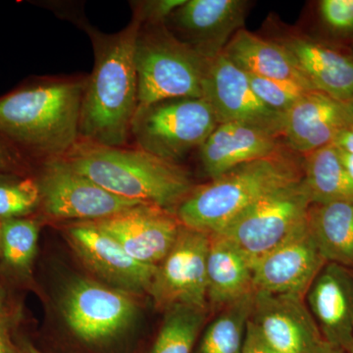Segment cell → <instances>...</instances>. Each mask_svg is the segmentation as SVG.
<instances>
[{
  "label": "cell",
  "mask_w": 353,
  "mask_h": 353,
  "mask_svg": "<svg viewBox=\"0 0 353 353\" xmlns=\"http://www.w3.org/2000/svg\"><path fill=\"white\" fill-rule=\"evenodd\" d=\"M90 223L112 236L132 259L157 267L183 227L176 213L150 204Z\"/></svg>",
  "instance_id": "13"
},
{
  "label": "cell",
  "mask_w": 353,
  "mask_h": 353,
  "mask_svg": "<svg viewBox=\"0 0 353 353\" xmlns=\"http://www.w3.org/2000/svg\"><path fill=\"white\" fill-rule=\"evenodd\" d=\"M210 234L182 227L157 266L150 292L159 307L208 309V259Z\"/></svg>",
  "instance_id": "9"
},
{
  "label": "cell",
  "mask_w": 353,
  "mask_h": 353,
  "mask_svg": "<svg viewBox=\"0 0 353 353\" xmlns=\"http://www.w3.org/2000/svg\"><path fill=\"white\" fill-rule=\"evenodd\" d=\"M304 299L323 340L347 352L353 340L352 270L327 262Z\"/></svg>",
  "instance_id": "17"
},
{
  "label": "cell",
  "mask_w": 353,
  "mask_h": 353,
  "mask_svg": "<svg viewBox=\"0 0 353 353\" xmlns=\"http://www.w3.org/2000/svg\"><path fill=\"white\" fill-rule=\"evenodd\" d=\"M318 14L330 36L353 44V0H321Z\"/></svg>",
  "instance_id": "30"
},
{
  "label": "cell",
  "mask_w": 353,
  "mask_h": 353,
  "mask_svg": "<svg viewBox=\"0 0 353 353\" xmlns=\"http://www.w3.org/2000/svg\"><path fill=\"white\" fill-rule=\"evenodd\" d=\"M246 7L243 0H185L167 21L182 36L181 41L211 59L243 29Z\"/></svg>",
  "instance_id": "16"
},
{
  "label": "cell",
  "mask_w": 353,
  "mask_h": 353,
  "mask_svg": "<svg viewBox=\"0 0 353 353\" xmlns=\"http://www.w3.org/2000/svg\"><path fill=\"white\" fill-rule=\"evenodd\" d=\"M28 353H41V352H39L38 350H36V348L32 347H28Z\"/></svg>",
  "instance_id": "38"
},
{
  "label": "cell",
  "mask_w": 353,
  "mask_h": 353,
  "mask_svg": "<svg viewBox=\"0 0 353 353\" xmlns=\"http://www.w3.org/2000/svg\"><path fill=\"white\" fill-rule=\"evenodd\" d=\"M253 92L267 108L279 113H285L296 103L303 95L311 92L308 88L289 81L272 80L248 75Z\"/></svg>",
  "instance_id": "28"
},
{
  "label": "cell",
  "mask_w": 353,
  "mask_h": 353,
  "mask_svg": "<svg viewBox=\"0 0 353 353\" xmlns=\"http://www.w3.org/2000/svg\"><path fill=\"white\" fill-rule=\"evenodd\" d=\"M254 292L252 263L231 243L210 234L208 259V303L221 309Z\"/></svg>",
  "instance_id": "22"
},
{
  "label": "cell",
  "mask_w": 353,
  "mask_h": 353,
  "mask_svg": "<svg viewBox=\"0 0 353 353\" xmlns=\"http://www.w3.org/2000/svg\"><path fill=\"white\" fill-rule=\"evenodd\" d=\"M307 224L326 261L353 271V201L312 204Z\"/></svg>",
  "instance_id": "23"
},
{
  "label": "cell",
  "mask_w": 353,
  "mask_h": 353,
  "mask_svg": "<svg viewBox=\"0 0 353 353\" xmlns=\"http://www.w3.org/2000/svg\"><path fill=\"white\" fill-rule=\"evenodd\" d=\"M219 125L205 99H167L137 109L131 136L139 150L174 162L202 143Z\"/></svg>",
  "instance_id": "6"
},
{
  "label": "cell",
  "mask_w": 353,
  "mask_h": 353,
  "mask_svg": "<svg viewBox=\"0 0 353 353\" xmlns=\"http://www.w3.org/2000/svg\"><path fill=\"white\" fill-rule=\"evenodd\" d=\"M69 236L81 259L99 277L121 289L150 290L157 267L132 259L112 236L92 223L71 228Z\"/></svg>",
  "instance_id": "18"
},
{
  "label": "cell",
  "mask_w": 353,
  "mask_h": 353,
  "mask_svg": "<svg viewBox=\"0 0 353 353\" xmlns=\"http://www.w3.org/2000/svg\"><path fill=\"white\" fill-rule=\"evenodd\" d=\"M13 164V157L10 150L0 141V172L8 170Z\"/></svg>",
  "instance_id": "35"
},
{
  "label": "cell",
  "mask_w": 353,
  "mask_h": 353,
  "mask_svg": "<svg viewBox=\"0 0 353 353\" xmlns=\"http://www.w3.org/2000/svg\"><path fill=\"white\" fill-rule=\"evenodd\" d=\"M311 205L303 178L262 197L212 234L231 243L253 264L307 219Z\"/></svg>",
  "instance_id": "7"
},
{
  "label": "cell",
  "mask_w": 353,
  "mask_h": 353,
  "mask_svg": "<svg viewBox=\"0 0 353 353\" xmlns=\"http://www.w3.org/2000/svg\"><path fill=\"white\" fill-rule=\"evenodd\" d=\"M241 353H279L264 340L263 336L248 320Z\"/></svg>",
  "instance_id": "32"
},
{
  "label": "cell",
  "mask_w": 353,
  "mask_h": 353,
  "mask_svg": "<svg viewBox=\"0 0 353 353\" xmlns=\"http://www.w3.org/2000/svg\"><path fill=\"white\" fill-rule=\"evenodd\" d=\"M353 124V101L311 90L284 113L281 138L294 152L308 153L333 145Z\"/></svg>",
  "instance_id": "15"
},
{
  "label": "cell",
  "mask_w": 353,
  "mask_h": 353,
  "mask_svg": "<svg viewBox=\"0 0 353 353\" xmlns=\"http://www.w3.org/2000/svg\"><path fill=\"white\" fill-rule=\"evenodd\" d=\"M38 185L46 212L60 219L95 222L145 205L99 187L74 170L63 158L46 160Z\"/></svg>",
  "instance_id": "8"
},
{
  "label": "cell",
  "mask_w": 353,
  "mask_h": 353,
  "mask_svg": "<svg viewBox=\"0 0 353 353\" xmlns=\"http://www.w3.org/2000/svg\"><path fill=\"white\" fill-rule=\"evenodd\" d=\"M0 353H16L1 330H0Z\"/></svg>",
  "instance_id": "37"
},
{
  "label": "cell",
  "mask_w": 353,
  "mask_h": 353,
  "mask_svg": "<svg viewBox=\"0 0 353 353\" xmlns=\"http://www.w3.org/2000/svg\"><path fill=\"white\" fill-rule=\"evenodd\" d=\"M313 90L343 101H353V57L303 37L282 41Z\"/></svg>",
  "instance_id": "20"
},
{
  "label": "cell",
  "mask_w": 353,
  "mask_h": 353,
  "mask_svg": "<svg viewBox=\"0 0 353 353\" xmlns=\"http://www.w3.org/2000/svg\"><path fill=\"white\" fill-rule=\"evenodd\" d=\"M222 52L248 75L289 81L314 90L282 43L266 41L243 28L230 39Z\"/></svg>",
  "instance_id": "21"
},
{
  "label": "cell",
  "mask_w": 353,
  "mask_h": 353,
  "mask_svg": "<svg viewBox=\"0 0 353 353\" xmlns=\"http://www.w3.org/2000/svg\"><path fill=\"white\" fill-rule=\"evenodd\" d=\"M303 178V163L282 152L248 162L192 190L176 208L183 226L208 234L218 233L246 208Z\"/></svg>",
  "instance_id": "4"
},
{
  "label": "cell",
  "mask_w": 353,
  "mask_h": 353,
  "mask_svg": "<svg viewBox=\"0 0 353 353\" xmlns=\"http://www.w3.org/2000/svg\"><path fill=\"white\" fill-rule=\"evenodd\" d=\"M87 80H55L0 97V137L48 159L63 157L80 139Z\"/></svg>",
  "instance_id": "3"
},
{
  "label": "cell",
  "mask_w": 353,
  "mask_h": 353,
  "mask_svg": "<svg viewBox=\"0 0 353 353\" xmlns=\"http://www.w3.org/2000/svg\"><path fill=\"white\" fill-rule=\"evenodd\" d=\"M310 353H347L343 348L331 345L328 341L321 340L314 347L312 348Z\"/></svg>",
  "instance_id": "36"
},
{
  "label": "cell",
  "mask_w": 353,
  "mask_h": 353,
  "mask_svg": "<svg viewBox=\"0 0 353 353\" xmlns=\"http://www.w3.org/2000/svg\"><path fill=\"white\" fill-rule=\"evenodd\" d=\"M326 263L306 219L283 243L252 264L254 292L305 299Z\"/></svg>",
  "instance_id": "11"
},
{
  "label": "cell",
  "mask_w": 353,
  "mask_h": 353,
  "mask_svg": "<svg viewBox=\"0 0 353 353\" xmlns=\"http://www.w3.org/2000/svg\"><path fill=\"white\" fill-rule=\"evenodd\" d=\"M41 201L38 183L32 180L0 183V220L28 214Z\"/></svg>",
  "instance_id": "29"
},
{
  "label": "cell",
  "mask_w": 353,
  "mask_h": 353,
  "mask_svg": "<svg viewBox=\"0 0 353 353\" xmlns=\"http://www.w3.org/2000/svg\"><path fill=\"white\" fill-rule=\"evenodd\" d=\"M350 55H352V57H353V48H352V52L350 53Z\"/></svg>",
  "instance_id": "40"
},
{
  "label": "cell",
  "mask_w": 353,
  "mask_h": 353,
  "mask_svg": "<svg viewBox=\"0 0 353 353\" xmlns=\"http://www.w3.org/2000/svg\"><path fill=\"white\" fill-rule=\"evenodd\" d=\"M280 137L259 128L223 123L199 148L203 170L211 180L248 162L282 152Z\"/></svg>",
  "instance_id": "19"
},
{
  "label": "cell",
  "mask_w": 353,
  "mask_h": 353,
  "mask_svg": "<svg viewBox=\"0 0 353 353\" xmlns=\"http://www.w3.org/2000/svg\"><path fill=\"white\" fill-rule=\"evenodd\" d=\"M347 353H353V340L352 341V345H350V348H348Z\"/></svg>",
  "instance_id": "39"
},
{
  "label": "cell",
  "mask_w": 353,
  "mask_h": 353,
  "mask_svg": "<svg viewBox=\"0 0 353 353\" xmlns=\"http://www.w3.org/2000/svg\"><path fill=\"white\" fill-rule=\"evenodd\" d=\"M303 181L312 204L353 201V183L348 178L334 145L305 155Z\"/></svg>",
  "instance_id": "24"
},
{
  "label": "cell",
  "mask_w": 353,
  "mask_h": 353,
  "mask_svg": "<svg viewBox=\"0 0 353 353\" xmlns=\"http://www.w3.org/2000/svg\"><path fill=\"white\" fill-rule=\"evenodd\" d=\"M138 108L167 99H203L208 59L165 24H141L134 44Z\"/></svg>",
  "instance_id": "5"
},
{
  "label": "cell",
  "mask_w": 353,
  "mask_h": 353,
  "mask_svg": "<svg viewBox=\"0 0 353 353\" xmlns=\"http://www.w3.org/2000/svg\"><path fill=\"white\" fill-rule=\"evenodd\" d=\"M63 159L81 175L124 197L172 211L190 192L187 172L139 150H129L80 139Z\"/></svg>",
  "instance_id": "2"
},
{
  "label": "cell",
  "mask_w": 353,
  "mask_h": 353,
  "mask_svg": "<svg viewBox=\"0 0 353 353\" xmlns=\"http://www.w3.org/2000/svg\"><path fill=\"white\" fill-rule=\"evenodd\" d=\"M39 240L38 223L30 219L2 221L0 241L7 263L14 268H29L36 253Z\"/></svg>",
  "instance_id": "27"
},
{
  "label": "cell",
  "mask_w": 353,
  "mask_h": 353,
  "mask_svg": "<svg viewBox=\"0 0 353 353\" xmlns=\"http://www.w3.org/2000/svg\"><path fill=\"white\" fill-rule=\"evenodd\" d=\"M336 150H338L341 164L347 172L348 178L353 183V153L345 152V150H340L338 148H336Z\"/></svg>",
  "instance_id": "34"
},
{
  "label": "cell",
  "mask_w": 353,
  "mask_h": 353,
  "mask_svg": "<svg viewBox=\"0 0 353 353\" xmlns=\"http://www.w3.org/2000/svg\"><path fill=\"white\" fill-rule=\"evenodd\" d=\"M185 0H153L141 2L134 9L143 24H165Z\"/></svg>",
  "instance_id": "31"
},
{
  "label": "cell",
  "mask_w": 353,
  "mask_h": 353,
  "mask_svg": "<svg viewBox=\"0 0 353 353\" xmlns=\"http://www.w3.org/2000/svg\"><path fill=\"white\" fill-rule=\"evenodd\" d=\"M333 145L345 152L353 153V124L336 137Z\"/></svg>",
  "instance_id": "33"
},
{
  "label": "cell",
  "mask_w": 353,
  "mask_h": 353,
  "mask_svg": "<svg viewBox=\"0 0 353 353\" xmlns=\"http://www.w3.org/2000/svg\"><path fill=\"white\" fill-rule=\"evenodd\" d=\"M203 99L212 106L219 124L239 123L281 138L284 114L267 108L253 92L248 74L223 52L208 59Z\"/></svg>",
  "instance_id": "10"
},
{
  "label": "cell",
  "mask_w": 353,
  "mask_h": 353,
  "mask_svg": "<svg viewBox=\"0 0 353 353\" xmlns=\"http://www.w3.org/2000/svg\"><path fill=\"white\" fill-rule=\"evenodd\" d=\"M65 321L83 341L108 340L123 331L136 314L132 297L92 281H77L62 304Z\"/></svg>",
  "instance_id": "12"
},
{
  "label": "cell",
  "mask_w": 353,
  "mask_h": 353,
  "mask_svg": "<svg viewBox=\"0 0 353 353\" xmlns=\"http://www.w3.org/2000/svg\"><path fill=\"white\" fill-rule=\"evenodd\" d=\"M250 321L279 353H310L323 340L303 297L254 292Z\"/></svg>",
  "instance_id": "14"
},
{
  "label": "cell",
  "mask_w": 353,
  "mask_h": 353,
  "mask_svg": "<svg viewBox=\"0 0 353 353\" xmlns=\"http://www.w3.org/2000/svg\"><path fill=\"white\" fill-rule=\"evenodd\" d=\"M167 311L152 353H192L208 309L179 305Z\"/></svg>",
  "instance_id": "26"
},
{
  "label": "cell",
  "mask_w": 353,
  "mask_h": 353,
  "mask_svg": "<svg viewBox=\"0 0 353 353\" xmlns=\"http://www.w3.org/2000/svg\"><path fill=\"white\" fill-rule=\"evenodd\" d=\"M253 296L254 292L219 310V315L204 331L197 353L243 352L246 325L252 313Z\"/></svg>",
  "instance_id": "25"
},
{
  "label": "cell",
  "mask_w": 353,
  "mask_h": 353,
  "mask_svg": "<svg viewBox=\"0 0 353 353\" xmlns=\"http://www.w3.org/2000/svg\"><path fill=\"white\" fill-rule=\"evenodd\" d=\"M141 24L134 11L130 24L117 34L92 32L94 66L83 92L80 139L121 148L131 136L138 109L134 44Z\"/></svg>",
  "instance_id": "1"
}]
</instances>
